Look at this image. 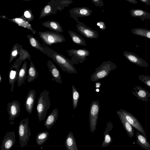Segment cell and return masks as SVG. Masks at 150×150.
Listing matches in <instances>:
<instances>
[{
	"label": "cell",
	"instance_id": "obj_1",
	"mask_svg": "<svg viewBox=\"0 0 150 150\" xmlns=\"http://www.w3.org/2000/svg\"><path fill=\"white\" fill-rule=\"evenodd\" d=\"M48 57L52 59L64 72L67 73H77L76 69L71 60L62 54L51 49Z\"/></svg>",
	"mask_w": 150,
	"mask_h": 150
},
{
	"label": "cell",
	"instance_id": "obj_2",
	"mask_svg": "<svg viewBox=\"0 0 150 150\" xmlns=\"http://www.w3.org/2000/svg\"><path fill=\"white\" fill-rule=\"evenodd\" d=\"M49 91L44 90L41 92L38 100L36 110L40 121L45 120L48 110L50 106Z\"/></svg>",
	"mask_w": 150,
	"mask_h": 150
},
{
	"label": "cell",
	"instance_id": "obj_3",
	"mask_svg": "<svg viewBox=\"0 0 150 150\" xmlns=\"http://www.w3.org/2000/svg\"><path fill=\"white\" fill-rule=\"evenodd\" d=\"M117 66L111 61L103 62L92 74L90 79L92 81H97L100 79H104L110 73L115 70Z\"/></svg>",
	"mask_w": 150,
	"mask_h": 150
},
{
	"label": "cell",
	"instance_id": "obj_4",
	"mask_svg": "<svg viewBox=\"0 0 150 150\" xmlns=\"http://www.w3.org/2000/svg\"><path fill=\"white\" fill-rule=\"evenodd\" d=\"M28 117L22 120L20 122L18 128L19 140L21 148L26 146L31 135L28 126Z\"/></svg>",
	"mask_w": 150,
	"mask_h": 150
},
{
	"label": "cell",
	"instance_id": "obj_5",
	"mask_svg": "<svg viewBox=\"0 0 150 150\" xmlns=\"http://www.w3.org/2000/svg\"><path fill=\"white\" fill-rule=\"evenodd\" d=\"M42 41L49 46L57 43H61L65 41L64 36L59 33L50 31L38 32Z\"/></svg>",
	"mask_w": 150,
	"mask_h": 150
},
{
	"label": "cell",
	"instance_id": "obj_6",
	"mask_svg": "<svg viewBox=\"0 0 150 150\" xmlns=\"http://www.w3.org/2000/svg\"><path fill=\"white\" fill-rule=\"evenodd\" d=\"M68 55L71 57V60L73 64H78L83 63L86 59V57L89 56L90 54L87 49H71L66 50Z\"/></svg>",
	"mask_w": 150,
	"mask_h": 150
},
{
	"label": "cell",
	"instance_id": "obj_7",
	"mask_svg": "<svg viewBox=\"0 0 150 150\" xmlns=\"http://www.w3.org/2000/svg\"><path fill=\"white\" fill-rule=\"evenodd\" d=\"M99 111L100 105L98 100H93L90 105L89 113L90 128L92 133L96 128Z\"/></svg>",
	"mask_w": 150,
	"mask_h": 150
},
{
	"label": "cell",
	"instance_id": "obj_8",
	"mask_svg": "<svg viewBox=\"0 0 150 150\" xmlns=\"http://www.w3.org/2000/svg\"><path fill=\"white\" fill-rule=\"evenodd\" d=\"M118 111L122 113L133 127L135 128L137 131L141 133L147 139L145 131L143 127L134 115L130 112L122 109H120Z\"/></svg>",
	"mask_w": 150,
	"mask_h": 150
},
{
	"label": "cell",
	"instance_id": "obj_9",
	"mask_svg": "<svg viewBox=\"0 0 150 150\" xmlns=\"http://www.w3.org/2000/svg\"><path fill=\"white\" fill-rule=\"evenodd\" d=\"M76 21L77 23L76 25V29L82 35L89 38L97 39L98 38L99 34L96 31L87 26L82 22L78 21Z\"/></svg>",
	"mask_w": 150,
	"mask_h": 150
},
{
	"label": "cell",
	"instance_id": "obj_10",
	"mask_svg": "<svg viewBox=\"0 0 150 150\" xmlns=\"http://www.w3.org/2000/svg\"><path fill=\"white\" fill-rule=\"evenodd\" d=\"M23 61L19 60L18 59L14 62L8 72L9 83L11 85V91L13 92L14 85L19 72V68Z\"/></svg>",
	"mask_w": 150,
	"mask_h": 150
},
{
	"label": "cell",
	"instance_id": "obj_11",
	"mask_svg": "<svg viewBox=\"0 0 150 150\" xmlns=\"http://www.w3.org/2000/svg\"><path fill=\"white\" fill-rule=\"evenodd\" d=\"M21 107L19 102L14 100L8 103L7 110L9 115L10 121L14 120L19 115Z\"/></svg>",
	"mask_w": 150,
	"mask_h": 150
},
{
	"label": "cell",
	"instance_id": "obj_12",
	"mask_svg": "<svg viewBox=\"0 0 150 150\" xmlns=\"http://www.w3.org/2000/svg\"><path fill=\"white\" fill-rule=\"evenodd\" d=\"M15 142V132H8L3 139L1 150H10Z\"/></svg>",
	"mask_w": 150,
	"mask_h": 150
},
{
	"label": "cell",
	"instance_id": "obj_13",
	"mask_svg": "<svg viewBox=\"0 0 150 150\" xmlns=\"http://www.w3.org/2000/svg\"><path fill=\"white\" fill-rule=\"evenodd\" d=\"M123 54L127 60L138 66L144 67L149 66L146 61L132 52L125 51L123 52Z\"/></svg>",
	"mask_w": 150,
	"mask_h": 150
},
{
	"label": "cell",
	"instance_id": "obj_14",
	"mask_svg": "<svg viewBox=\"0 0 150 150\" xmlns=\"http://www.w3.org/2000/svg\"><path fill=\"white\" fill-rule=\"evenodd\" d=\"M132 92L138 100L147 102L150 100V93L139 86H136L132 90Z\"/></svg>",
	"mask_w": 150,
	"mask_h": 150
},
{
	"label": "cell",
	"instance_id": "obj_15",
	"mask_svg": "<svg viewBox=\"0 0 150 150\" xmlns=\"http://www.w3.org/2000/svg\"><path fill=\"white\" fill-rule=\"evenodd\" d=\"M69 12L71 17H82L89 16L93 10L87 7H78L70 9Z\"/></svg>",
	"mask_w": 150,
	"mask_h": 150
},
{
	"label": "cell",
	"instance_id": "obj_16",
	"mask_svg": "<svg viewBox=\"0 0 150 150\" xmlns=\"http://www.w3.org/2000/svg\"><path fill=\"white\" fill-rule=\"evenodd\" d=\"M26 36L29 43L32 47L48 56L51 52V49L48 47L43 46L38 40L33 35H28Z\"/></svg>",
	"mask_w": 150,
	"mask_h": 150
},
{
	"label": "cell",
	"instance_id": "obj_17",
	"mask_svg": "<svg viewBox=\"0 0 150 150\" xmlns=\"http://www.w3.org/2000/svg\"><path fill=\"white\" fill-rule=\"evenodd\" d=\"M36 94V91L33 90H30L27 94L24 105L26 110L29 114H31L33 110Z\"/></svg>",
	"mask_w": 150,
	"mask_h": 150
},
{
	"label": "cell",
	"instance_id": "obj_18",
	"mask_svg": "<svg viewBox=\"0 0 150 150\" xmlns=\"http://www.w3.org/2000/svg\"><path fill=\"white\" fill-rule=\"evenodd\" d=\"M47 66L53 79L56 82L62 84V81L60 73L54 63L49 60L47 62Z\"/></svg>",
	"mask_w": 150,
	"mask_h": 150
},
{
	"label": "cell",
	"instance_id": "obj_19",
	"mask_svg": "<svg viewBox=\"0 0 150 150\" xmlns=\"http://www.w3.org/2000/svg\"><path fill=\"white\" fill-rule=\"evenodd\" d=\"M57 13L55 6V0H52L42 10L39 19L50 14H54Z\"/></svg>",
	"mask_w": 150,
	"mask_h": 150
},
{
	"label": "cell",
	"instance_id": "obj_20",
	"mask_svg": "<svg viewBox=\"0 0 150 150\" xmlns=\"http://www.w3.org/2000/svg\"><path fill=\"white\" fill-rule=\"evenodd\" d=\"M117 113L128 136L130 138H132L134 136V130L133 127L127 121L121 112L117 111Z\"/></svg>",
	"mask_w": 150,
	"mask_h": 150
},
{
	"label": "cell",
	"instance_id": "obj_21",
	"mask_svg": "<svg viewBox=\"0 0 150 150\" xmlns=\"http://www.w3.org/2000/svg\"><path fill=\"white\" fill-rule=\"evenodd\" d=\"M113 128V126L112 122L110 121L108 122L103 133L104 139L102 144V147H106L112 142V139L109 135V132Z\"/></svg>",
	"mask_w": 150,
	"mask_h": 150
},
{
	"label": "cell",
	"instance_id": "obj_22",
	"mask_svg": "<svg viewBox=\"0 0 150 150\" xmlns=\"http://www.w3.org/2000/svg\"><path fill=\"white\" fill-rule=\"evenodd\" d=\"M58 112L57 108H56L48 116L44 122V125L47 129H50L54 124L58 118Z\"/></svg>",
	"mask_w": 150,
	"mask_h": 150
},
{
	"label": "cell",
	"instance_id": "obj_23",
	"mask_svg": "<svg viewBox=\"0 0 150 150\" xmlns=\"http://www.w3.org/2000/svg\"><path fill=\"white\" fill-rule=\"evenodd\" d=\"M27 62L25 61L19 69L16 81L18 86H20L22 84H25V81L27 77Z\"/></svg>",
	"mask_w": 150,
	"mask_h": 150
},
{
	"label": "cell",
	"instance_id": "obj_24",
	"mask_svg": "<svg viewBox=\"0 0 150 150\" xmlns=\"http://www.w3.org/2000/svg\"><path fill=\"white\" fill-rule=\"evenodd\" d=\"M45 27L48 28L54 32L62 33L63 30L62 28L58 22L54 21H49L44 22L42 24Z\"/></svg>",
	"mask_w": 150,
	"mask_h": 150
},
{
	"label": "cell",
	"instance_id": "obj_25",
	"mask_svg": "<svg viewBox=\"0 0 150 150\" xmlns=\"http://www.w3.org/2000/svg\"><path fill=\"white\" fill-rule=\"evenodd\" d=\"M136 143L145 150H150V143L147 139L139 132L137 131L136 134Z\"/></svg>",
	"mask_w": 150,
	"mask_h": 150
},
{
	"label": "cell",
	"instance_id": "obj_26",
	"mask_svg": "<svg viewBox=\"0 0 150 150\" xmlns=\"http://www.w3.org/2000/svg\"><path fill=\"white\" fill-rule=\"evenodd\" d=\"M64 144L67 150H79L73 134L71 131L67 135Z\"/></svg>",
	"mask_w": 150,
	"mask_h": 150
},
{
	"label": "cell",
	"instance_id": "obj_27",
	"mask_svg": "<svg viewBox=\"0 0 150 150\" xmlns=\"http://www.w3.org/2000/svg\"><path fill=\"white\" fill-rule=\"evenodd\" d=\"M8 20L16 23L19 26L28 29L30 30L33 34H34L36 33V31L32 28L31 24L29 22L20 17L12 19H8Z\"/></svg>",
	"mask_w": 150,
	"mask_h": 150
},
{
	"label": "cell",
	"instance_id": "obj_28",
	"mask_svg": "<svg viewBox=\"0 0 150 150\" xmlns=\"http://www.w3.org/2000/svg\"><path fill=\"white\" fill-rule=\"evenodd\" d=\"M131 16L139 18L142 21L144 19H150V13L141 9H133L130 11Z\"/></svg>",
	"mask_w": 150,
	"mask_h": 150
},
{
	"label": "cell",
	"instance_id": "obj_29",
	"mask_svg": "<svg viewBox=\"0 0 150 150\" xmlns=\"http://www.w3.org/2000/svg\"><path fill=\"white\" fill-rule=\"evenodd\" d=\"M68 33L73 42L76 45L83 46L86 45L85 40L77 33L71 30H68Z\"/></svg>",
	"mask_w": 150,
	"mask_h": 150
},
{
	"label": "cell",
	"instance_id": "obj_30",
	"mask_svg": "<svg viewBox=\"0 0 150 150\" xmlns=\"http://www.w3.org/2000/svg\"><path fill=\"white\" fill-rule=\"evenodd\" d=\"M38 76V73L33 62L31 61L27 76L28 82L30 83L33 81Z\"/></svg>",
	"mask_w": 150,
	"mask_h": 150
},
{
	"label": "cell",
	"instance_id": "obj_31",
	"mask_svg": "<svg viewBox=\"0 0 150 150\" xmlns=\"http://www.w3.org/2000/svg\"><path fill=\"white\" fill-rule=\"evenodd\" d=\"M131 32L136 35L150 39V30L142 28H134L131 29Z\"/></svg>",
	"mask_w": 150,
	"mask_h": 150
},
{
	"label": "cell",
	"instance_id": "obj_32",
	"mask_svg": "<svg viewBox=\"0 0 150 150\" xmlns=\"http://www.w3.org/2000/svg\"><path fill=\"white\" fill-rule=\"evenodd\" d=\"M49 134L47 131H43L39 133L36 135V142L38 145H41L47 140Z\"/></svg>",
	"mask_w": 150,
	"mask_h": 150
},
{
	"label": "cell",
	"instance_id": "obj_33",
	"mask_svg": "<svg viewBox=\"0 0 150 150\" xmlns=\"http://www.w3.org/2000/svg\"><path fill=\"white\" fill-rule=\"evenodd\" d=\"M22 45L18 43L14 45L11 51L9 63H10L16 58L19 55L21 49L22 48Z\"/></svg>",
	"mask_w": 150,
	"mask_h": 150
},
{
	"label": "cell",
	"instance_id": "obj_34",
	"mask_svg": "<svg viewBox=\"0 0 150 150\" xmlns=\"http://www.w3.org/2000/svg\"><path fill=\"white\" fill-rule=\"evenodd\" d=\"M71 0H55V6L57 10L62 11L73 2Z\"/></svg>",
	"mask_w": 150,
	"mask_h": 150
},
{
	"label": "cell",
	"instance_id": "obj_35",
	"mask_svg": "<svg viewBox=\"0 0 150 150\" xmlns=\"http://www.w3.org/2000/svg\"><path fill=\"white\" fill-rule=\"evenodd\" d=\"M72 89L73 106L74 109H75L78 105L80 95L76 88L73 85H72Z\"/></svg>",
	"mask_w": 150,
	"mask_h": 150
},
{
	"label": "cell",
	"instance_id": "obj_36",
	"mask_svg": "<svg viewBox=\"0 0 150 150\" xmlns=\"http://www.w3.org/2000/svg\"><path fill=\"white\" fill-rule=\"evenodd\" d=\"M20 17L28 22H30L33 20L35 17L33 14L32 10L28 9L24 10L23 15Z\"/></svg>",
	"mask_w": 150,
	"mask_h": 150
},
{
	"label": "cell",
	"instance_id": "obj_37",
	"mask_svg": "<svg viewBox=\"0 0 150 150\" xmlns=\"http://www.w3.org/2000/svg\"><path fill=\"white\" fill-rule=\"evenodd\" d=\"M19 55L18 59L20 61L25 62L26 59H28L29 61H31V57L29 52L22 47L20 50Z\"/></svg>",
	"mask_w": 150,
	"mask_h": 150
},
{
	"label": "cell",
	"instance_id": "obj_38",
	"mask_svg": "<svg viewBox=\"0 0 150 150\" xmlns=\"http://www.w3.org/2000/svg\"><path fill=\"white\" fill-rule=\"evenodd\" d=\"M138 79L146 86L150 88V76L144 75H140L138 76Z\"/></svg>",
	"mask_w": 150,
	"mask_h": 150
},
{
	"label": "cell",
	"instance_id": "obj_39",
	"mask_svg": "<svg viewBox=\"0 0 150 150\" xmlns=\"http://www.w3.org/2000/svg\"><path fill=\"white\" fill-rule=\"evenodd\" d=\"M91 1L94 4L95 6H100L101 8L102 6L104 5L103 2L102 0H91Z\"/></svg>",
	"mask_w": 150,
	"mask_h": 150
},
{
	"label": "cell",
	"instance_id": "obj_40",
	"mask_svg": "<svg viewBox=\"0 0 150 150\" xmlns=\"http://www.w3.org/2000/svg\"><path fill=\"white\" fill-rule=\"evenodd\" d=\"M97 26L102 30H104L106 28L105 23L103 21L98 22L97 23Z\"/></svg>",
	"mask_w": 150,
	"mask_h": 150
},
{
	"label": "cell",
	"instance_id": "obj_41",
	"mask_svg": "<svg viewBox=\"0 0 150 150\" xmlns=\"http://www.w3.org/2000/svg\"><path fill=\"white\" fill-rule=\"evenodd\" d=\"M141 2L144 3L147 5H150V0H139Z\"/></svg>",
	"mask_w": 150,
	"mask_h": 150
},
{
	"label": "cell",
	"instance_id": "obj_42",
	"mask_svg": "<svg viewBox=\"0 0 150 150\" xmlns=\"http://www.w3.org/2000/svg\"><path fill=\"white\" fill-rule=\"evenodd\" d=\"M126 1L134 4H136L137 3V1L136 0H126Z\"/></svg>",
	"mask_w": 150,
	"mask_h": 150
},
{
	"label": "cell",
	"instance_id": "obj_43",
	"mask_svg": "<svg viewBox=\"0 0 150 150\" xmlns=\"http://www.w3.org/2000/svg\"><path fill=\"white\" fill-rule=\"evenodd\" d=\"M96 88H99L100 87V85L101 84V83L100 82L98 83H96Z\"/></svg>",
	"mask_w": 150,
	"mask_h": 150
},
{
	"label": "cell",
	"instance_id": "obj_44",
	"mask_svg": "<svg viewBox=\"0 0 150 150\" xmlns=\"http://www.w3.org/2000/svg\"><path fill=\"white\" fill-rule=\"evenodd\" d=\"M0 17H1V18H4V19H8V18L6 16L4 15L1 16H0Z\"/></svg>",
	"mask_w": 150,
	"mask_h": 150
},
{
	"label": "cell",
	"instance_id": "obj_45",
	"mask_svg": "<svg viewBox=\"0 0 150 150\" xmlns=\"http://www.w3.org/2000/svg\"><path fill=\"white\" fill-rule=\"evenodd\" d=\"M2 77L1 75V74H0V83H1L2 81Z\"/></svg>",
	"mask_w": 150,
	"mask_h": 150
}]
</instances>
